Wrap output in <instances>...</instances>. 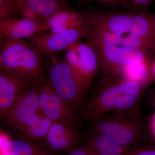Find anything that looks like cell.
<instances>
[{
    "mask_svg": "<svg viewBox=\"0 0 155 155\" xmlns=\"http://www.w3.org/2000/svg\"><path fill=\"white\" fill-rule=\"evenodd\" d=\"M147 87L102 73L94 94L81 110V117L89 121L111 113H140Z\"/></svg>",
    "mask_w": 155,
    "mask_h": 155,
    "instance_id": "obj_1",
    "label": "cell"
},
{
    "mask_svg": "<svg viewBox=\"0 0 155 155\" xmlns=\"http://www.w3.org/2000/svg\"><path fill=\"white\" fill-rule=\"evenodd\" d=\"M89 130L107 137L123 145L132 147L148 140L147 125L140 113H111L89 120Z\"/></svg>",
    "mask_w": 155,
    "mask_h": 155,
    "instance_id": "obj_2",
    "label": "cell"
},
{
    "mask_svg": "<svg viewBox=\"0 0 155 155\" xmlns=\"http://www.w3.org/2000/svg\"><path fill=\"white\" fill-rule=\"evenodd\" d=\"M42 56L28 41L1 36L0 70L35 80L43 76Z\"/></svg>",
    "mask_w": 155,
    "mask_h": 155,
    "instance_id": "obj_3",
    "label": "cell"
},
{
    "mask_svg": "<svg viewBox=\"0 0 155 155\" xmlns=\"http://www.w3.org/2000/svg\"><path fill=\"white\" fill-rule=\"evenodd\" d=\"M91 28L107 32L155 39V12L94 11L89 15Z\"/></svg>",
    "mask_w": 155,
    "mask_h": 155,
    "instance_id": "obj_4",
    "label": "cell"
},
{
    "mask_svg": "<svg viewBox=\"0 0 155 155\" xmlns=\"http://www.w3.org/2000/svg\"><path fill=\"white\" fill-rule=\"evenodd\" d=\"M49 69L48 79L55 91L74 110L80 111L85 104L89 88L66 62L53 59Z\"/></svg>",
    "mask_w": 155,
    "mask_h": 155,
    "instance_id": "obj_5",
    "label": "cell"
},
{
    "mask_svg": "<svg viewBox=\"0 0 155 155\" xmlns=\"http://www.w3.org/2000/svg\"><path fill=\"white\" fill-rule=\"evenodd\" d=\"M36 82L40 111L53 122L71 123L80 128L81 123L77 112L55 91L48 79L42 76Z\"/></svg>",
    "mask_w": 155,
    "mask_h": 155,
    "instance_id": "obj_6",
    "label": "cell"
},
{
    "mask_svg": "<svg viewBox=\"0 0 155 155\" xmlns=\"http://www.w3.org/2000/svg\"><path fill=\"white\" fill-rule=\"evenodd\" d=\"M91 43L97 54L103 74L111 76H119L122 68L127 64L151 60L152 57L141 50L99 43Z\"/></svg>",
    "mask_w": 155,
    "mask_h": 155,
    "instance_id": "obj_7",
    "label": "cell"
},
{
    "mask_svg": "<svg viewBox=\"0 0 155 155\" xmlns=\"http://www.w3.org/2000/svg\"><path fill=\"white\" fill-rule=\"evenodd\" d=\"M66 50L65 61L90 88L100 69L98 57L94 48L89 41H80Z\"/></svg>",
    "mask_w": 155,
    "mask_h": 155,
    "instance_id": "obj_8",
    "label": "cell"
},
{
    "mask_svg": "<svg viewBox=\"0 0 155 155\" xmlns=\"http://www.w3.org/2000/svg\"><path fill=\"white\" fill-rule=\"evenodd\" d=\"M90 26L73 28L57 33L41 32L29 38L28 42L41 55L54 58L56 54L87 38Z\"/></svg>",
    "mask_w": 155,
    "mask_h": 155,
    "instance_id": "obj_9",
    "label": "cell"
},
{
    "mask_svg": "<svg viewBox=\"0 0 155 155\" xmlns=\"http://www.w3.org/2000/svg\"><path fill=\"white\" fill-rule=\"evenodd\" d=\"M36 81L28 85L10 110L1 116L3 125L12 133L39 110Z\"/></svg>",
    "mask_w": 155,
    "mask_h": 155,
    "instance_id": "obj_10",
    "label": "cell"
},
{
    "mask_svg": "<svg viewBox=\"0 0 155 155\" xmlns=\"http://www.w3.org/2000/svg\"><path fill=\"white\" fill-rule=\"evenodd\" d=\"M79 127L69 123L54 122L45 138V144L53 152L67 153L81 143Z\"/></svg>",
    "mask_w": 155,
    "mask_h": 155,
    "instance_id": "obj_11",
    "label": "cell"
},
{
    "mask_svg": "<svg viewBox=\"0 0 155 155\" xmlns=\"http://www.w3.org/2000/svg\"><path fill=\"white\" fill-rule=\"evenodd\" d=\"M86 38L91 43H99L141 50L150 55L155 52V39L119 35L90 27Z\"/></svg>",
    "mask_w": 155,
    "mask_h": 155,
    "instance_id": "obj_12",
    "label": "cell"
},
{
    "mask_svg": "<svg viewBox=\"0 0 155 155\" xmlns=\"http://www.w3.org/2000/svg\"><path fill=\"white\" fill-rule=\"evenodd\" d=\"M35 80L0 71V116L10 110L28 85Z\"/></svg>",
    "mask_w": 155,
    "mask_h": 155,
    "instance_id": "obj_13",
    "label": "cell"
},
{
    "mask_svg": "<svg viewBox=\"0 0 155 155\" xmlns=\"http://www.w3.org/2000/svg\"><path fill=\"white\" fill-rule=\"evenodd\" d=\"M45 23L27 18L11 17L0 19L1 36L7 38L23 39L50 31Z\"/></svg>",
    "mask_w": 155,
    "mask_h": 155,
    "instance_id": "obj_14",
    "label": "cell"
},
{
    "mask_svg": "<svg viewBox=\"0 0 155 155\" xmlns=\"http://www.w3.org/2000/svg\"><path fill=\"white\" fill-rule=\"evenodd\" d=\"M92 155H129L132 147L115 142L106 136L89 130L82 143Z\"/></svg>",
    "mask_w": 155,
    "mask_h": 155,
    "instance_id": "obj_15",
    "label": "cell"
},
{
    "mask_svg": "<svg viewBox=\"0 0 155 155\" xmlns=\"http://www.w3.org/2000/svg\"><path fill=\"white\" fill-rule=\"evenodd\" d=\"M53 122L39 110L13 134L15 137L44 143Z\"/></svg>",
    "mask_w": 155,
    "mask_h": 155,
    "instance_id": "obj_16",
    "label": "cell"
},
{
    "mask_svg": "<svg viewBox=\"0 0 155 155\" xmlns=\"http://www.w3.org/2000/svg\"><path fill=\"white\" fill-rule=\"evenodd\" d=\"M1 155H57L44 143L14 137L2 140Z\"/></svg>",
    "mask_w": 155,
    "mask_h": 155,
    "instance_id": "obj_17",
    "label": "cell"
},
{
    "mask_svg": "<svg viewBox=\"0 0 155 155\" xmlns=\"http://www.w3.org/2000/svg\"><path fill=\"white\" fill-rule=\"evenodd\" d=\"M45 23L51 33H57L73 28L90 26L89 17L69 10L59 11L48 19Z\"/></svg>",
    "mask_w": 155,
    "mask_h": 155,
    "instance_id": "obj_18",
    "label": "cell"
},
{
    "mask_svg": "<svg viewBox=\"0 0 155 155\" xmlns=\"http://www.w3.org/2000/svg\"><path fill=\"white\" fill-rule=\"evenodd\" d=\"M152 64L151 60L127 64L122 68L118 76L148 86L155 78Z\"/></svg>",
    "mask_w": 155,
    "mask_h": 155,
    "instance_id": "obj_19",
    "label": "cell"
},
{
    "mask_svg": "<svg viewBox=\"0 0 155 155\" xmlns=\"http://www.w3.org/2000/svg\"><path fill=\"white\" fill-rule=\"evenodd\" d=\"M44 22L64 10L58 0H26Z\"/></svg>",
    "mask_w": 155,
    "mask_h": 155,
    "instance_id": "obj_20",
    "label": "cell"
},
{
    "mask_svg": "<svg viewBox=\"0 0 155 155\" xmlns=\"http://www.w3.org/2000/svg\"><path fill=\"white\" fill-rule=\"evenodd\" d=\"M18 15L23 18L45 23L43 20L29 5L26 0H15Z\"/></svg>",
    "mask_w": 155,
    "mask_h": 155,
    "instance_id": "obj_21",
    "label": "cell"
},
{
    "mask_svg": "<svg viewBox=\"0 0 155 155\" xmlns=\"http://www.w3.org/2000/svg\"><path fill=\"white\" fill-rule=\"evenodd\" d=\"M124 6L134 13L147 12L148 8L155 0H123Z\"/></svg>",
    "mask_w": 155,
    "mask_h": 155,
    "instance_id": "obj_22",
    "label": "cell"
},
{
    "mask_svg": "<svg viewBox=\"0 0 155 155\" xmlns=\"http://www.w3.org/2000/svg\"><path fill=\"white\" fill-rule=\"evenodd\" d=\"M18 15L15 0H0V19Z\"/></svg>",
    "mask_w": 155,
    "mask_h": 155,
    "instance_id": "obj_23",
    "label": "cell"
},
{
    "mask_svg": "<svg viewBox=\"0 0 155 155\" xmlns=\"http://www.w3.org/2000/svg\"><path fill=\"white\" fill-rule=\"evenodd\" d=\"M129 155H155V144L151 143L132 147Z\"/></svg>",
    "mask_w": 155,
    "mask_h": 155,
    "instance_id": "obj_24",
    "label": "cell"
},
{
    "mask_svg": "<svg viewBox=\"0 0 155 155\" xmlns=\"http://www.w3.org/2000/svg\"><path fill=\"white\" fill-rule=\"evenodd\" d=\"M147 125L149 139L151 143L155 144V111L150 117Z\"/></svg>",
    "mask_w": 155,
    "mask_h": 155,
    "instance_id": "obj_25",
    "label": "cell"
},
{
    "mask_svg": "<svg viewBox=\"0 0 155 155\" xmlns=\"http://www.w3.org/2000/svg\"><path fill=\"white\" fill-rule=\"evenodd\" d=\"M66 155H92L84 145L81 144L74 148Z\"/></svg>",
    "mask_w": 155,
    "mask_h": 155,
    "instance_id": "obj_26",
    "label": "cell"
},
{
    "mask_svg": "<svg viewBox=\"0 0 155 155\" xmlns=\"http://www.w3.org/2000/svg\"><path fill=\"white\" fill-rule=\"evenodd\" d=\"M146 103L147 105L155 111V87L147 93L146 96Z\"/></svg>",
    "mask_w": 155,
    "mask_h": 155,
    "instance_id": "obj_27",
    "label": "cell"
},
{
    "mask_svg": "<svg viewBox=\"0 0 155 155\" xmlns=\"http://www.w3.org/2000/svg\"><path fill=\"white\" fill-rule=\"evenodd\" d=\"M109 1L110 3H112V4H118L119 5H122L123 6L124 5V2L123 0H121V1H117V0H107Z\"/></svg>",
    "mask_w": 155,
    "mask_h": 155,
    "instance_id": "obj_28",
    "label": "cell"
},
{
    "mask_svg": "<svg viewBox=\"0 0 155 155\" xmlns=\"http://www.w3.org/2000/svg\"><path fill=\"white\" fill-rule=\"evenodd\" d=\"M152 70L153 75L155 78V58L152 64Z\"/></svg>",
    "mask_w": 155,
    "mask_h": 155,
    "instance_id": "obj_29",
    "label": "cell"
},
{
    "mask_svg": "<svg viewBox=\"0 0 155 155\" xmlns=\"http://www.w3.org/2000/svg\"><path fill=\"white\" fill-rule=\"evenodd\" d=\"M100 1H102V2H104L109 3V2H108L107 0H100Z\"/></svg>",
    "mask_w": 155,
    "mask_h": 155,
    "instance_id": "obj_30",
    "label": "cell"
},
{
    "mask_svg": "<svg viewBox=\"0 0 155 155\" xmlns=\"http://www.w3.org/2000/svg\"><path fill=\"white\" fill-rule=\"evenodd\" d=\"M117 1H121V0H117Z\"/></svg>",
    "mask_w": 155,
    "mask_h": 155,
    "instance_id": "obj_31",
    "label": "cell"
}]
</instances>
